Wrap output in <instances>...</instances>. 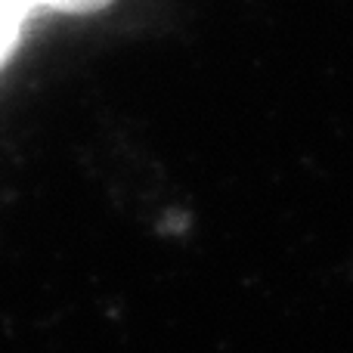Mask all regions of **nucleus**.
Listing matches in <instances>:
<instances>
[{"instance_id": "nucleus-1", "label": "nucleus", "mask_w": 353, "mask_h": 353, "mask_svg": "<svg viewBox=\"0 0 353 353\" xmlns=\"http://www.w3.org/2000/svg\"><path fill=\"white\" fill-rule=\"evenodd\" d=\"M34 6H37L34 0H0V65H3L6 56L19 43L22 22L28 19V12Z\"/></svg>"}, {"instance_id": "nucleus-2", "label": "nucleus", "mask_w": 353, "mask_h": 353, "mask_svg": "<svg viewBox=\"0 0 353 353\" xmlns=\"http://www.w3.org/2000/svg\"><path fill=\"white\" fill-rule=\"evenodd\" d=\"M34 3L53 6V10H62V12H93L99 6H105L109 0H34Z\"/></svg>"}]
</instances>
